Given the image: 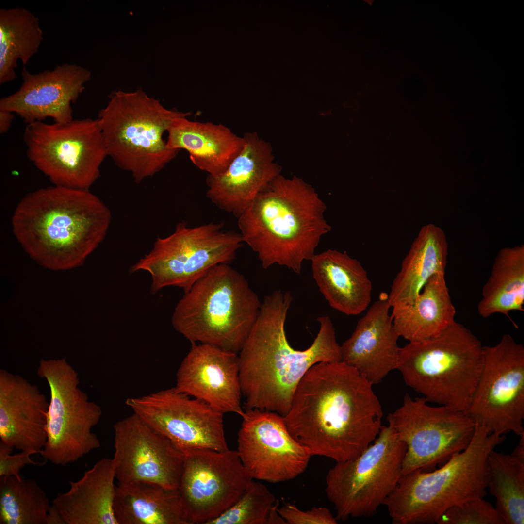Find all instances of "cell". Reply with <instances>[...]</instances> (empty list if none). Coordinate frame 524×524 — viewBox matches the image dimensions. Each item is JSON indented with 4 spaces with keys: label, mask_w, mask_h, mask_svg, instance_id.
Returning a JSON list of instances; mask_svg holds the SVG:
<instances>
[{
    "label": "cell",
    "mask_w": 524,
    "mask_h": 524,
    "mask_svg": "<svg viewBox=\"0 0 524 524\" xmlns=\"http://www.w3.org/2000/svg\"><path fill=\"white\" fill-rule=\"evenodd\" d=\"M373 384L344 361L312 366L284 417L291 435L312 456L336 462L354 458L376 439L383 411Z\"/></svg>",
    "instance_id": "1"
},
{
    "label": "cell",
    "mask_w": 524,
    "mask_h": 524,
    "mask_svg": "<svg viewBox=\"0 0 524 524\" xmlns=\"http://www.w3.org/2000/svg\"><path fill=\"white\" fill-rule=\"evenodd\" d=\"M292 300L290 292L280 290L265 296L239 352V377L246 409L285 416L298 383L312 366L342 360L335 328L328 316L317 318L320 329L309 347L299 350L290 345L285 323Z\"/></svg>",
    "instance_id": "2"
},
{
    "label": "cell",
    "mask_w": 524,
    "mask_h": 524,
    "mask_svg": "<svg viewBox=\"0 0 524 524\" xmlns=\"http://www.w3.org/2000/svg\"><path fill=\"white\" fill-rule=\"evenodd\" d=\"M110 210L89 190L54 185L26 195L12 217L14 234L42 266L65 270L82 264L103 240Z\"/></svg>",
    "instance_id": "3"
},
{
    "label": "cell",
    "mask_w": 524,
    "mask_h": 524,
    "mask_svg": "<svg viewBox=\"0 0 524 524\" xmlns=\"http://www.w3.org/2000/svg\"><path fill=\"white\" fill-rule=\"evenodd\" d=\"M326 209L311 185L279 174L238 217V226L264 269L278 264L300 274L303 261L311 260L321 237L331 230Z\"/></svg>",
    "instance_id": "4"
},
{
    "label": "cell",
    "mask_w": 524,
    "mask_h": 524,
    "mask_svg": "<svg viewBox=\"0 0 524 524\" xmlns=\"http://www.w3.org/2000/svg\"><path fill=\"white\" fill-rule=\"evenodd\" d=\"M475 424L468 447L439 469L402 474L384 503L393 524L437 523L449 508L483 498L488 483L489 453L505 440Z\"/></svg>",
    "instance_id": "5"
},
{
    "label": "cell",
    "mask_w": 524,
    "mask_h": 524,
    "mask_svg": "<svg viewBox=\"0 0 524 524\" xmlns=\"http://www.w3.org/2000/svg\"><path fill=\"white\" fill-rule=\"evenodd\" d=\"M261 304L242 274L229 264H219L184 292L174 309L172 324L191 343L238 353Z\"/></svg>",
    "instance_id": "6"
},
{
    "label": "cell",
    "mask_w": 524,
    "mask_h": 524,
    "mask_svg": "<svg viewBox=\"0 0 524 524\" xmlns=\"http://www.w3.org/2000/svg\"><path fill=\"white\" fill-rule=\"evenodd\" d=\"M483 345L455 321L440 335L400 348L397 367L406 384L427 402L465 412L483 364Z\"/></svg>",
    "instance_id": "7"
},
{
    "label": "cell",
    "mask_w": 524,
    "mask_h": 524,
    "mask_svg": "<svg viewBox=\"0 0 524 524\" xmlns=\"http://www.w3.org/2000/svg\"><path fill=\"white\" fill-rule=\"evenodd\" d=\"M190 115L167 109L138 89L112 93L97 119L107 156L139 183L177 156L179 150L168 148L163 136L175 119Z\"/></svg>",
    "instance_id": "8"
},
{
    "label": "cell",
    "mask_w": 524,
    "mask_h": 524,
    "mask_svg": "<svg viewBox=\"0 0 524 524\" xmlns=\"http://www.w3.org/2000/svg\"><path fill=\"white\" fill-rule=\"evenodd\" d=\"M406 445L392 427L379 433L354 458L336 462L326 479V492L336 510L337 520L370 517L395 488L402 475Z\"/></svg>",
    "instance_id": "9"
},
{
    "label": "cell",
    "mask_w": 524,
    "mask_h": 524,
    "mask_svg": "<svg viewBox=\"0 0 524 524\" xmlns=\"http://www.w3.org/2000/svg\"><path fill=\"white\" fill-rule=\"evenodd\" d=\"M222 228V224L213 222L195 227L180 222L172 234L158 237L130 271L148 273L152 294L168 286L186 292L210 268L235 259L242 246L241 235Z\"/></svg>",
    "instance_id": "10"
},
{
    "label": "cell",
    "mask_w": 524,
    "mask_h": 524,
    "mask_svg": "<svg viewBox=\"0 0 524 524\" xmlns=\"http://www.w3.org/2000/svg\"><path fill=\"white\" fill-rule=\"evenodd\" d=\"M24 140L28 159L56 186L89 190L108 156L97 119L33 122Z\"/></svg>",
    "instance_id": "11"
},
{
    "label": "cell",
    "mask_w": 524,
    "mask_h": 524,
    "mask_svg": "<svg viewBox=\"0 0 524 524\" xmlns=\"http://www.w3.org/2000/svg\"><path fill=\"white\" fill-rule=\"evenodd\" d=\"M37 373L46 380L50 391L47 439L40 454L46 460L64 466L99 448L100 441L92 429L99 422L102 410L79 388L76 370L65 358L42 359Z\"/></svg>",
    "instance_id": "12"
},
{
    "label": "cell",
    "mask_w": 524,
    "mask_h": 524,
    "mask_svg": "<svg viewBox=\"0 0 524 524\" xmlns=\"http://www.w3.org/2000/svg\"><path fill=\"white\" fill-rule=\"evenodd\" d=\"M424 397L406 393L402 405L388 414V425L406 445L402 474L429 471L469 445L475 422L464 412L428 405Z\"/></svg>",
    "instance_id": "13"
},
{
    "label": "cell",
    "mask_w": 524,
    "mask_h": 524,
    "mask_svg": "<svg viewBox=\"0 0 524 524\" xmlns=\"http://www.w3.org/2000/svg\"><path fill=\"white\" fill-rule=\"evenodd\" d=\"M483 364L464 413L491 433L524 434V347L509 334L483 346Z\"/></svg>",
    "instance_id": "14"
},
{
    "label": "cell",
    "mask_w": 524,
    "mask_h": 524,
    "mask_svg": "<svg viewBox=\"0 0 524 524\" xmlns=\"http://www.w3.org/2000/svg\"><path fill=\"white\" fill-rule=\"evenodd\" d=\"M178 489L190 524H208L234 504L254 480L237 451L183 452Z\"/></svg>",
    "instance_id": "15"
},
{
    "label": "cell",
    "mask_w": 524,
    "mask_h": 524,
    "mask_svg": "<svg viewBox=\"0 0 524 524\" xmlns=\"http://www.w3.org/2000/svg\"><path fill=\"white\" fill-rule=\"evenodd\" d=\"M126 404L183 453L198 449H229L224 414L175 387L128 398Z\"/></svg>",
    "instance_id": "16"
},
{
    "label": "cell",
    "mask_w": 524,
    "mask_h": 524,
    "mask_svg": "<svg viewBox=\"0 0 524 524\" xmlns=\"http://www.w3.org/2000/svg\"><path fill=\"white\" fill-rule=\"evenodd\" d=\"M241 417L237 451L253 479L282 482L305 471L312 455L290 433L284 416L252 409Z\"/></svg>",
    "instance_id": "17"
},
{
    "label": "cell",
    "mask_w": 524,
    "mask_h": 524,
    "mask_svg": "<svg viewBox=\"0 0 524 524\" xmlns=\"http://www.w3.org/2000/svg\"><path fill=\"white\" fill-rule=\"evenodd\" d=\"M113 459L118 483L145 481L178 489L184 454L137 414L114 426Z\"/></svg>",
    "instance_id": "18"
},
{
    "label": "cell",
    "mask_w": 524,
    "mask_h": 524,
    "mask_svg": "<svg viewBox=\"0 0 524 524\" xmlns=\"http://www.w3.org/2000/svg\"><path fill=\"white\" fill-rule=\"evenodd\" d=\"M21 75L22 85L0 99V110L16 113L27 124L47 118L66 123L73 119L71 105L83 91L91 73L75 64L64 63L36 74L23 67Z\"/></svg>",
    "instance_id": "19"
},
{
    "label": "cell",
    "mask_w": 524,
    "mask_h": 524,
    "mask_svg": "<svg viewBox=\"0 0 524 524\" xmlns=\"http://www.w3.org/2000/svg\"><path fill=\"white\" fill-rule=\"evenodd\" d=\"M240 362L237 353L192 343L177 372L175 388L224 414L242 417Z\"/></svg>",
    "instance_id": "20"
},
{
    "label": "cell",
    "mask_w": 524,
    "mask_h": 524,
    "mask_svg": "<svg viewBox=\"0 0 524 524\" xmlns=\"http://www.w3.org/2000/svg\"><path fill=\"white\" fill-rule=\"evenodd\" d=\"M245 144L227 170L206 179L207 198L220 210L238 218L257 196L280 174L270 143L256 132L243 136Z\"/></svg>",
    "instance_id": "21"
},
{
    "label": "cell",
    "mask_w": 524,
    "mask_h": 524,
    "mask_svg": "<svg viewBox=\"0 0 524 524\" xmlns=\"http://www.w3.org/2000/svg\"><path fill=\"white\" fill-rule=\"evenodd\" d=\"M388 294L378 299L358 322L349 338L340 345L341 360L356 369L370 383H380L397 369L400 348L389 313Z\"/></svg>",
    "instance_id": "22"
},
{
    "label": "cell",
    "mask_w": 524,
    "mask_h": 524,
    "mask_svg": "<svg viewBox=\"0 0 524 524\" xmlns=\"http://www.w3.org/2000/svg\"><path fill=\"white\" fill-rule=\"evenodd\" d=\"M49 405L36 385L0 369V442L20 451L40 454L47 439Z\"/></svg>",
    "instance_id": "23"
},
{
    "label": "cell",
    "mask_w": 524,
    "mask_h": 524,
    "mask_svg": "<svg viewBox=\"0 0 524 524\" xmlns=\"http://www.w3.org/2000/svg\"><path fill=\"white\" fill-rule=\"evenodd\" d=\"M175 119L167 130L168 148L185 150L193 164L211 176L224 173L243 149L245 141L229 127L211 122Z\"/></svg>",
    "instance_id": "24"
},
{
    "label": "cell",
    "mask_w": 524,
    "mask_h": 524,
    "mask_svg": "<svg viewBox=\"0 0 524 524\" xmlns=\"http://www.w3.org/2000/svg\"><path fill=\"white\" fill-rule=\"evenodd\" d=\"M115 473L113 459L104 458L59 493L51 505L65 524H117L113 505Z\"/></svg>",
    "instance_id": "25"
},
{
    "label": "cell",
    "mask_w": 524,
    "mask_h": 524,
    "mask_svg": "<svg viewBox=\"0 0 524 524\" xmlns=\"http://www.w3.org/2000/svg\"><path fill=\"white\" fill-rule=\"evenodd\" d=\"M311 261L313 278L331 307L347 315H359L367 308L372 283L359 261L345 251L328 249L315 254Z\"/></svg>",
    "instance_id": "26"
},
{
    "label": "cell",
    "mask_w": 524,
    "mask_h": 524,
    "mask_svg": "<svg viewBox=\"0 0 524 524\" xmlns=\"http://www.w3.org/2000/svg\"><path fill=\"white\" fill-rule=\"evenodd\" d=\"M391 307L396 332L409 343L437 337L455 321L456 310L446 285L445 273L431 277L412 303L396 304Z\"/></svg>",
    "instance_id": "27"
},
{
    "label": "cell",
    "mask_w": 524,
    "mask_h": 524,
    "mask_svg": "<svg viewBox=\"0 0 524 524\" xmlns=\"http://www.w3.org/2000/svg\"><path fill=\"white\" fill-rule=\"evenodd\" d=\"M448 254V243L442 229L433 224L423 226L393 281L388 294L391 307L412 303L431 277L445 273Z\"/></svg>",
    "instance_id": "28"
},
{
    "label": "cell",
    "mask_w": 524,
    "mask_h": 524,
    "mask_svg": "<svg viewBox=\"0 0 524 524\" xmlns=\"http://www.w3.org/2000/svg\"><path fill=\"white\" fill-rule=\"evenodd\" d=\"M113 511L117 524H190L178 489L151 482L118 483Z\"/></svg>",
    "instance_id": "29"
},
{
    "label": "cell",
    "mask_w": 524,
    "mask_h": 524,
    "mask_svg": "<svg viewBox=\"0 0 524 524\" xmlns=\"http://www.w3.org/2000/svg\"><path fill=\"white\" fill-rule=\"evenodd\" d=\"M524 245L502 248L496 256L491 275L484 285L477 305L484 318L494 313L508 316L510 311H524Z\"/></svg>",
    "instance_id": "30"
},
{
    "label": "cell",
    "mask_w": 524,
    "mask_h": 524,
    "mask_svg": "<svg viewBox=\"0 0 524 524\" xmlns=\"http://www.w3.org/2000/svg\"><path fill=\"white\" fill-rule=\"evenodd\" d=\"M43 40L39 21L22 7L0 9V84L15 80L17 61L24 65L38 52Z\"/></svg>",
    "instance_id": "31"
},
{
    "label": "cell",
    "mask_w": 524,
    "mask_h": 524,
    "mask_svg": "<svg viewBox=\"0 0 524 524\" xmlns=\"http://www.w3.org/2000/svg\"><path fill=\"white\" fill-rule=\"evenodd\" d=\"M487 488L505 524H524V461L492 450L487 459Z\"/></svg>",
    "instance_id": "32"
},
{
    "label": "cell",
    "mask_w": 524,
    "mask_h": 524,
    "mask_svg": "<svg viewBox=\"0 0 524 524\" xmlns=\"http://www.w3.org/2000/svg\"><path fill=\"white\" fill-rule=\"evenodd\" d=\"M50 506L34 480L21 475L0 477V524H47Z\"/></svg>",
    "instance_id": "33"
},
{
    "label": "cell",
    "mask_w": 524,
    "mask_h": 524,
    "mask_svg": "<svg viewBox=\"0 0 524 524\" xmlns=\"http://www.w3.org/2000/svg\"><path fill=\"white\" fill-rule=\"evenodd\" d=\"M277 501L264 485L253 480L234 504L208 524H266Z\"/></svg>",
    "instance_id": "34"
},
{
    "label": "cell",
    "mask_w": 524,
    "mask_h": 524,
    "mask_svg": "<svg viewBox=\"0 0 524 524\" xmlns=\"http://www.w3.org/2000/svg\"><path fill=\"white\" fill-rule=\"evenodd\" d=\"M438 524H505L495 508L483 498L447 509Z\"/></svg>",
    "instance_id": "35"
},
{
    "label": "cell",
    "mask_w": 524,
    "mask_h": 524,
    "mask_svg": "<svg viewBox=\"0 0 524 524\" xmlns=\"http://www.w3.org/2000/svg\"><path fill=\"white\" fill-rule=\"evenodd\" d=\"M277 510L287 524H336L338 520L326 507H313L303 511L295 505L286 504Z\"/></svg>",
    "instance_id": "36"
},
{
    "label": "cell",
    "mask_w": 524,
    "mask_h": 524,
    "mask_svg": "<svg viewBox=\"0 0 524 524\" xmlns=\"http://www.w3.org/2000/svg\"><path fill=\"white\" fill-rule=\"evenodd\" d=\"M14 448L0 442V477L19 476L20 470L26 465H41L43 463L34 461L32 452L21 451L12 454Z\"/></svg>",
    "instance_id": "37"
},
{
    "label": "cell",
    "mask_w": 524,
    "mask_h": 524,
    "mask_svg": "<svg viewBox=\"0 0 524 524\" xmlns=\"http://www.w3.org/2000/svg\"><path fill=\"white\" fill-rule=\"evenodd\" d=\"M13 113L0 110V133L3 134L8 131L14 119Z\"/></svg>",
    "instance_id": "38"
},
{
    "label": "cell",
    "mask_w": 524,
    "mask_h": 524,
    "mask_svg": "<svg viewBox=\"0 0 524 524\" xmlns=\"http://www.w3.org/2000/svg\"><path fill=\"white\" fill-rule=\"evenodd\" d=\"M278 504V502L277 500L272 507L268 515L266 524H287L285 520L277 510Z\"/></svg>",
    "instance_id": "39"
},
{
    "label": "cell",
    "mask_w": 524,
    "mask_h": 524,
    "mask_svg": "<svg viewBox=\"0 0 524 524\" xmlns=\"http://www.w3.org/2000/svg\"><path fill=\"white\" fill-rule=\"evenodd\" d=\"M47 524H65L58 510L51 504L48 513Z\"/></svg>",
    "instance_id": "40"
},
{
    "label": "cell",
    "mask_w": 524,
    "mask_h": 524,
    "mask_svg": "<svg viewBox=\"0 0 524 524\" xmlns=\"http://www.w3.org/2000/svg\"><path fill=\"white\" fill-rule=\"evenodd\" d=\"M511 455L515 458L524 461V434L520 436L519 442Z\"/></svg>",
    "instance_id": "41"
}]
</instances>
